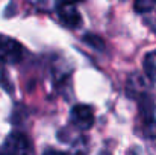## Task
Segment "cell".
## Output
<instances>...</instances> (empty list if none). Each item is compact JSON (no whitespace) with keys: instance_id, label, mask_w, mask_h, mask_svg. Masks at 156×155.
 I'll return each instance as SVG.
<instances>
[{"instance_id":"obj_1","label":"cell","mask_w":156,"mask_h":155,"mask_svg":"<svg viewBox=\"0 0 156 155\" xmlns=\"http://www.w3.org/2000/svg\"><path fill=\"white\" fill-rule=\"evenodd\" d=\"M30 140L23 132H11L0 146V155H29Z\"/></svg>"},{"instance_id":"obj_2","label":"cell","mask_w":156,"mask_h":155,"mask_svg":"<svg viewBox=\"0 0 156 155\" xmlns=\"http://www.w3.org/2000/svg\"><path fill=\"white\" fill-rule=\"evenodd\" d=\"M23 53H24V49L17 40L0 34V61L2 62L17 64L23 59Z\"/></svg>"},{"instance_id":"obj_3","label":"cell","mask_w":156,"mask_h":155,"mask_svg":"<svg viewBox=\"0 0 156 155\" xmlns=\"http://www.w3.org/2000/svg\"><path fill=\"white\" fill-rule=\"evenodd\" d=\"M56 12H58V17H59L61 23L65 24L70 29H76V28H79L82 24V15L77 11L76 2L61 0L56 5Z\"/></svg>"},{"instance_id":"obj_4","label":"cell","mask_w":156,"mask_h":155,"mask_svg":"<svg viewBox=\"0 0 156 155\" xmlns=\"http://www.w3.org/2000/svg\"><path fill=\"white\" fill-rule=\"evenodd\" d=\"M70 117H71L73 125L79 128L80 131H87L94 125V109L85 103L74 105L70 111Z\"/></svg>"},{"instance_id":"obj_5","label":"cell","mask_w":156,"mask_h":155,"mask_svg":"<svg viewBox=\"0 0 156 155\" xmlns=\"http://www.w3.org/2000/svg\"><path fill=\"white\" fill-rule=\"evenodd\" d=\"M140 120H141V134H143V137L150 138V140L156 138V117H155V113L141 114Z\"/></svg>"},{"instance_id":"obj_6","label":"cell","mask_w":156,"mask_h":155,"mask_svg":"<svg viewBox=\"0 0 156 155\" xmlns=\"http://www.w3.org/2000/svg\"><path fill=\"white\" fill-rule=\"evenodd\" d=\"M143 68H144V73L147 75V78L152 82H156V50L146 53V56L143 59Z\"/></svg>"},{"instance_id":"obj_7","label":"cell","mask_w":156,"mask_h":155,"mask_svg":"<svg viewBox=\"0 0 156 155\" xmlns=\"http://www.w3.org/2000/svg\"><path fill=\"white\" fill-rule=\"evenodd\" d=\"M156 0H135L133 2V8L136 12H149L155 8Z\"/></svg>"},{"instance_id":"obj_8","label":"cell","mask_w":156,"mask_h":155,"mask_svg":"<svg viewBox=\"0 0 156 155\" xmlns=\"http://www.w3.org/2000/svg\"><path fill=\"white\" fill-rule=\"evenodd\" d=\"M85 41H87L88 44H91V47L103 49V41H102L99 37H96V35H87V37H85Z\"/></svg>"},{"instance_id":"obj_9","label":"cell","mask_w":156,"mask_h":155,"mask_svg":"<svg viewBox=\"0 0 156 155\" xmlns=\"http://www.w3.org/2000/svg\"><path fill=\"white\" fill-rule=\"evenodd\" d=\"M44 155H67V154H64V152H59V151H49V152H46Z\"/></svg>"},{"instance_id":"obj_10","label":"cell","mask_w":156,"mask_h":155,"mask_svg":"<svg viewBox=\"0 0 156 155\" xmlns=\"http://www.w3.org/2000/svg\"><path fill=\"white\" fill-rule=\"evenodd\" d=\"M71 2H79V0H71Z\"/></svg>"}]
</instances>
